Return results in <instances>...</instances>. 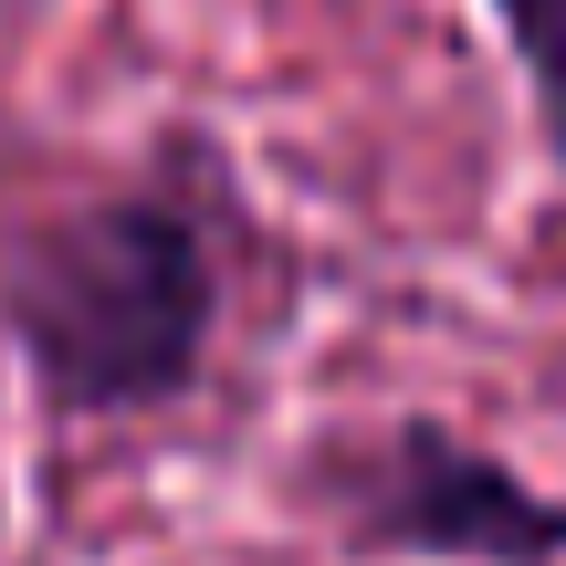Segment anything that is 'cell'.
<instances>
[{
    "instance_id": "3957f363",
    "label": "cell",
    "mask_w": 566,
    "mask_h": 566,
    "mask_svg": "<svg viewBox=\"0 0 566 566\" xmlns=\"http://www.w3.org/2000/svg\"><path fill=\"white\" fill-rule=\"evenodd\" d=\"M493 32H504L514 74L535 95V137L566 168V0H493Z\"/></svg>"
},
{
    "instance_id": "7a4b0ae2",
    "label": "cell",
    "mask_w": 566,
    "mask_h": 566,
    "mask_svg": "<svg viewBox=\"0 0 566 566\" xmlns=\"http://www.w3.org/2000/svg\"><path fill=\"white\" fill-rule=\"evenodd\" d=\"M294 504L346 556L388 566H566V493L525 483L451 420L325 430L294 472Z\"/></svg>"
},
{
    "instance_id": "6da1fadb",
    "label": "cell",
    "mask_w": 566,
    "mask_h": 566,
    "mask_svg": "<svg viewBox=\"0 0 566 566\" xmlns=\"http://www.w3.org/2000/svg\"><path fill=\"white\" fill-rule=\"evenodd\" d=\"M0 336L53 420L179 409L221 336V242L189 189H95L0 252Z\"/></svg>"
}]
</instances>
